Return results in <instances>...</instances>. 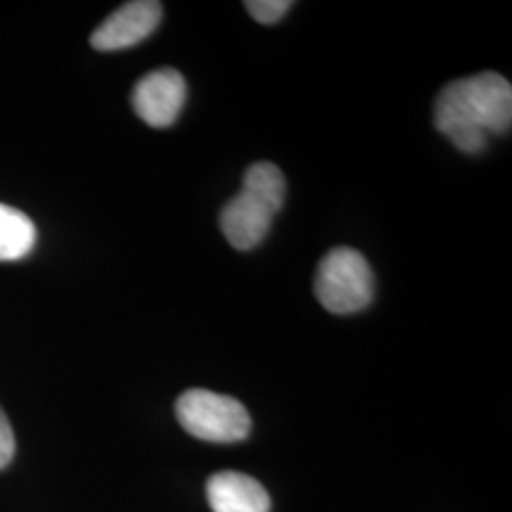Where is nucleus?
I'll list each match as a JSON object with an SVG mask.
<instances>
[{
	"instance_id": "nucleus-6",
	"label": "nucleus",
	"mask_w": 512,
	"mask_h": 512,
	"mask_svg": "<svg viewBox=\"0 0 512 512\" xmlns=\"http://www.w3.org/2000/svg\"><path fill=\"white\" fill-rule=\"evenodd\" d=\"M162 15L164 8L157 0H133V3L121 5L93 31L91 46L100 53L138 46L159 27Z\"/></svg>"
},
{
	"instance_id": "nucleus-10",
	"label": "nucleus",
	"mask_w": 512,
	"mask_h": 512,
	"mask_svg": "<svg viewBox=\"0 0 512 512\" xmlns=\"http://www.w3.org/2000/svg\"><path fill=\"white\" fill-rule=\"evenodd\" d=\"M15 458V432H12L8 415L0 408V470H5Z\"/></svg>"
},
{
	"instance_id": "nucleus-7",
	"label": "nucleus",
	"mask_w": 512,
	"mask_h": 512,
	"mask_svg": "<svg viewBox=\"0 0 512 512\" xmlns=\"http://www.w3.org/2000/svg\"><path fill=\"white\" fill-rule=\"evenodd\" d=\"M207 501L214 512H271V496L264 486L242 472L209 477Z\"/></svg>"
},
{
	"instance_id": "nucleus-4",
	"label": "nucleus",
	"mask_w": 512,
	"mask_h": 512,
	"mask_svg": "<svg viewBox=\"0 0 512 512\" xmlns=\"http://www.w3.org/2000/svg\"><path fill=\"white\" fill-rule=\"evenodd\" d=\"M323 309L337 316L358 313L373 302L375 280L366 256L351 247H337L323 256L313 283Z\"/></svg>"
},
{
	"instance_id": "nucleus-3",
	"label": "nucleus",
	"mask_w": 512,
	"mask_h": 512,
	"mask_svg": "<svg viewBox=\"0 0 512 512\" xmlns=\"http://www.w3.org/2000/svg\"><path fill=\"white\" fill-rule=\"evenodd\" d=\"M176 418L195 439L209 444H238L252 432V418L238 399L209 389H188L178 396Z\"/></svg>"
},
{
	"instance_id": "nucleus-9",
	"label": "nucleus",
	"mask_w": 512,
	"mask_h": 512,
	"mask_svg": "<svg viewBox=\"0 0 512 512\" xmlns=\"http://www.w3.org/2000/svg\"><path fill=\"white\" fill-rule=\"evenodd\" d=\"M245 8L256 22L261 24H275L280 22L287 12H290V0H247Z\"/></svg>"
},
{
	"instance_id": "nucleus-5",
	"label": "nucleus",
	"mask_w": 512,
	"mask_h": 512,
	"mask_svg": "<svg viewBox=\"0 0 512 512\" xmlns=\"http://www.w3.org/2000/svg\"><path fill=\"white\" fill-rule=\"evenodd\" d=\"M185 79L171 67L145 74L133 88V110L152 128H166L178 119L185 105Z\"/></svg>"
},
{
	"instance_id": "nucleus-8",
	"label": "nucleus",
	"mask_w": 512,
	"mask_h": 512,
	"mask_svg": "<svg viewBox=\"0 0 512 512\" xmlns=\"http://www.w3.org/2000/svg\"><path fill=\"white\" fill-rule=\"evenodd\" d=\"M36 245V226L24 211L0 204V261L24 259Z\"/></svg>"
},
{
	"instance_id": "nucleus-1",
	"label": "nucleus",
	"mask_w": 512,
	"mask_h": 512,
	"mask_svg": "<svg viewBox=\"0 0 512 512\" xmlns=\"http://www.w3.org/2000/svg\"><path fill=\"white\" fill-rule=\"evenodd\" d=\"M512 124V86L505 76L484 72L448 83L434 102V126L460 152L477 155L489 136H503Z\"/></svg>"
},
{
	"instance_id": "nucleus-2",
	"label": "nucleus",
	"mask_w": 512,
	"mask_h": 512,
	"mask_svg": "<svg viewBox=\"0 0 512 512\" xmlns=\"http://www.w3.org/2000/svg\"><path fill=\"white\" fill-rule=\"evenodd\" d=\"M287 183L283 171L271 162H256L247 169L242 190L221 211V230L240 252L261 245L285 204Z\"/></svg>"
}]
</instances>
